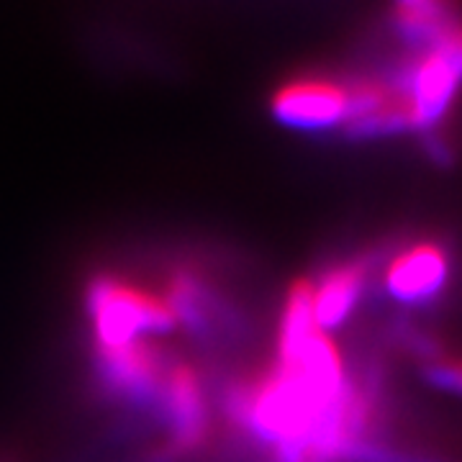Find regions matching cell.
<instances>
[{
    "mask_svg": "<svg viewBox=\"0 0 462 462\" xmlns=\"http://www.w3.org/2000/svg\"><path fill=\"white\" fill-rule=\"evenodd\" d=\"M88 309L98 346L129 345L147 331H165L178 324L167 296L149 293L111 275H103L90 285Z\"/></svg>",
    "mask_w": 462,
    "mask_h": 462,
    "instance_id": "1",
    "label": "cell"
},
{
    "mask_svg": "<svg viewBox=\"0 0 462 462\" xmlns=\"http://www.w3.org/2000/svg\"><path fill=\"white\" fill-rule=\"evenodd\" d=\"M462 85V21L411 67L403 93L419 129H431L447 114Z\"/></svg>",
    "mask_w": 462,
    "mask_h": 462,
    "instance_id": "2",
    "label": "cell"
},
{
    "mask_svg": "<svg viewBox=\"0 0 462 462\" xmlns=\"http://www.w3.org/2000/svg\"><path fill=\"white\" fill-rule=\"evenodd\" d=\"M270 108L273 116L291 129L321 132L346 124L349 90L324 78L291 80L275 90Z\"/></svg>",
    "mask_w": 462,
    "mask_h": 462,
    "instance_id": "3",
    "label": "cell"
},
{
    "mask_svg": "<svg viewBox=\"0 0 462 462\" xmlns=\"http://www.w3.org/2000/svg\"><path fill=\"white\" fill-rule=\"evenodd\" d=\"M449 254L434 242L403 249L385 273L388 293L401 303H427L445 288Z\"/></svg>",
    "mask_w": 462,
    "mask_h": 462,
    "instance_id": "4",
    "label": "cell"
},
{
    "mask_svg": "<svg viewBox=\"0 0 462 462\" xmlns=\"http://www.w3.org/2000/svg\"><path fill=\"white\" fill-rule=\"evenodd\" d=\"M167 411L175 427V445L178 449H190L206 434V398L203 385L190 365L178 363L165 375Z\"/></svg>",
    "mask_w": 462,
    "mask_h": 462,
    "instance_id": "5",
    "label": "cell"
},
{
    "mask_svg": "<svg viewBox=\"0 0 462 462\" xmlns=\"http://www.w3.org/2000/svg\"><path fill=\"white\" fill-rule=\"evenodd\" d=\"M367 273H370V263L365 257H357L331 267L324 281L314 285L316 327L324 334L345 324L346 316L352 314V309L363 296Z\"/></svg>",
    "mask_w": 462,
    "mask_h": 462,
    "instance_id": "6",
    "label": "cell"
},
{
    "mask_svg": "<svg viewBox=\"0 0 462 462\" xmlns=\"http://www.w3.org/2000/svg\"><path fill=\"white\" fill-rule=\"evenodd\" d=\"M106 378L121 391L147 393L157 383H165V363L154 346L136 339L121 346H98Z\"/></svg>",
    "mask_w": 462,
    "mask_h": 462,
    "instance_id": "7",
    "label": "cell"
},
{
    "mask_svg": "<svg viewBox=\"0 0 462 462\" xmlns=\"http://www.w3.org/2000/svg\"><path fill=\"white\" fill-rule=\"evenodd\" d=\"M396 29L406 42L437 44L460 23V11L447 3H401L396 5Z\"/></svg>",
    "mask_w": 462,
    "mask_h": 462,
    "instance_id": "8",
    "label": "cell"
},
{
    "mask_svg": "<svg viewBox=\"0 0 462 462\" xmlns=\"http://www.w3.org/2000/svg\"><path fill=\"white\" fill-rule=\"evenodd\" d=\"M424 375L431 385L462 396V360H434L424 367Z\"/></svg>",
    "mask_w": 462,
    "mask_h": 462,
    "instance_id": "9",
    "label": "cell"
}]
</instances>
